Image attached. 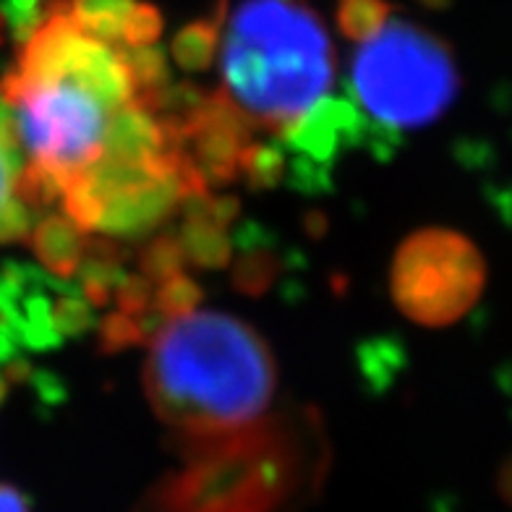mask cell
I'll list each match as a JSON object with an SVG mask.
<instances>
[{
    "label": "cell",
    "mask_w": 512,
    "mask_h": 512,
    "mask_svg": "<svg viewBox=\"0 0 512 512\" xmlns=\"http://www.w3.org/2000/svg\"><path fill=\"white\" fill-rule=\"evenodd\" d=\"M0 95L14 115L37 209L95 168L118 115L144 100L126 50L79 27L71 11L45 16L24 34Z\"/></svg>",
    "instance_id": "cell-1"
},
{
    "label": "cell",
    "mask_w": 512,
    "mask_h": 512,
    "mask_svg": "<svg viewBox=\"0 0 512 512\" xmlns=\"http://www.w3.org/2000/svg\"><path fill=\"white\" fill-rule=\"evenodd\" d=\"M144 384L152 411L191 452L262 424L277 371L254 327L217 311H186L152 337Z\"/></svg>",
    "instance_id": "cell-2"
},
{
    "label": "cell",
    "mask_w": 512,
    "mask_h": 512,
    "mask_svg": "<svg viewBox=\"0 0 512 512\" xmlns=\"http://www.w3.org/2000/svg\"><path fill=\"white\" fill-rule=\"evenodd\" d=\"M223 95L254 128L285 134L327 97L335 53L322 19L290 0H243L220 32Z\"/></svg>",
    "instance_id": "cell-3"
},
{
    "label": "cell",
    "mask_w": 512,
    "mask_h": 512,
    "mask_svg": "<svg viewBox=\"0 0 512 512\" xmlns=\"http://www.w3.org/2000/svg\"><path fill=\"white\" fill-rule=\"evenodd\" d=\"M186 458L189 468L152 494L147 512H285L301 486L296 447L267 424L196 447Z\"/></svg>",
    "instance_id": "cell-4"
},
{
    "label": "cell",
    "mask_w": 512,
    "mask_h": 512,
    "mask_svg": "<svg viewBox=\"0 0 512 512\" xmlns=\"http://www.w3.org/2000/svg\"><path fill=\"white\" fill-rule=\"evenodd\" d=\"M351 79L358 108L387 131L429 126L460 89L450 45L405 19H387L358 42Z\"/></svg>",
    "instance_id": "cell-5"
},
{
    "label": "cell",
    "mask_w": 512,
    "mask_h": 512,
    "mask_svg": "<svg viewBox=\"0 0 512 512\" xmlns=\"http://www.w3.org/2000/svg\"><path fill=\"white\" fill-rule=\"evenodd\" d=\"M484 283V256L455 230H418L405 238L392 262L395 304L426 327H445L465 317L484 293Z\"/></svg>",
    "instance_id": "cell-6"
},
{
    "label": "cell",
    "mask_w": 512,
    "mask_h": 512,
    "mask_svg": "<svg viewBox=\"0 0 512 512\" xmlns=\"http://www.w3.org/2000/svg\"><path fill=\"white\" fill-rule=\"evenodd\" d=\"M37 225V207L29 196L27 157L16 136L14 115L0 95V243L19 241Z\"/></svg>",
    "instance_id": "cell-7"
},
{
    "label": "cell",
    "mask_w": 512,
    "mask_h": 512,
    "mask_svg": "<svg viewBox=\"0 0 512 512\" xmlns=\"http://www.w3.org/2000/svg\"><path fill=\"white\" fill-rule=\"evenodd\" d=\"M32 246L45 270L71 277L87 256V233L68 215H50L32 228Z\"/></svg>",
    "instance_id": "cell-8"
},
{
    "label": "cell",
    "mask_w": 512,
    "mask_h": 512,
    "mask_svg": "<svg viewBox=\"0 0 512 512\" xmlns=\"http://www.w3.org/2000/svg\"><path fill=\"white\" fill-rule=\"evenodd\" d=\"M225 24V3L220 0L217 3V11L207 19L191 21L189 27H183L173 40V61L183 68H194V71H202L212 63L217 53V45H220V32H223Z\"/></svg>",
    "instance_id": "cell-9"
},
{
    "label": "cell",
    "mask_w": 512,
    "mask_h": 512,
    "mask_svg": "<svg viewBox=\"0 0 512 512\" xmlns=\"http://www.w3.org/2000/svg\"><path fill=\"white\" fill-rule=\"evenodd\" d=\"M134 6L136 0H74L71 16L89 34L121 48L123 27H126V19Z\"/></svg>",
    "instance_id": "cell-10"
},
{
    "label": "cell",
    "mask_w": 512,
    "mask_h": 512,
    "mask_svg": "<svg viewBox=\"0 0 512 512\" xmlns=\"http://www.w3.org/2000/svg\"><path fill=\"white\" fill-rule=\"evenodd\" d=\"M387 0H337V29L351 42L369 40L390 19Z\"/></svg>",
    "instance_id": "cell-11"
},
{
    "label": "cell",
    "mask_w": 512,
    "mask_h": 512,
    "mask_svg": "<svg viewBox=\"0 0 512 512\" xmlns=\"http://www.w3.org/2000/svg\"><path fill=\"white\" fill-rule=\"evenodd\" d=\"M202 301V290L199 285L186 275H176L170 280H162L157 285L155 296H152V309L160 317L170 319L178 317V314H186V311H194V306Z\"/></svg>",
    "instance_id": "cell-12"
},
{
    "label": "cell",
    "mask_w": 512,
    "mask_h": 512,
    "mask_svg": "<svg viewBox=\"0 0 512 512\" xmlns=\"http://www.w3.org/2000/svg\"><path fill=\"white\" fill-rule=\"evenodd\" d=\"M183 262H186V254L178 238H157L142 256V275L149 283L160 285L162 280L183 275Z\"/></svg>",
    "instance_id": "cell-13"
},
{
    "label": "cell",
    "mask_w": 512,
    "mask_h": 512,
    "mask_svg": "<svg viewBox=\"0 0 512 512\" xmlns=\"http://www.w3.org/2000/svg\"><path fill=\"white\" fill-rule=\"evenodd\" d=\"M162 32V16L152 3H136L134 11L128 14L126 27H123L121 48H144L155 45Z\"/></svg>",
    "instance_id": "cell-14"
},
{
    "label": "cell",
    "mask_w": 512,
    "mask_h": 512,
    "mask_svg": "<svg viewBox=\"0 0 512 512\" xmlns=\"http://www.w3.org/2000/svg\"><path fill=\"white\" fill-rule=\"evenodd\" d=\"M272 280V264L264 259V256L249 251V254L243 256L241 262H238L236 270V283L241 285L243 290H249V293H256V290L267 288Z\"/></svg>",
    "instance_id": "cell-15"
},
{
    "label": "cell",
    "mask_w": 512,
    "mask_h": 512,
    "mask_svg": "<svg viewBox=\"0 0 512 512\" xmlns=\"http://www.w3.org/2000/svg\"><path fill=\"white\" fill-rule=\"evenodd\" d=\"M0 512H29L24 494L14 489V486L0 484Z\"/></svg>",
    "instance_id": "cell-16"
},
{
    "label": "cell",
    "mask_w": 512,
    "mask_h": 512,
    "mask_svg": "<svg viewBox=\"0 0 512 512\" xmlns=\"http://www.w3.org/2000/svg\"><path fill=\"white\" fill-rule=\"evenodd\" d=\"M505 489L512 494V463L507 465V471H505Z\"/></svg>",
    "instance_id": "cell-17"
}]
</instances>
